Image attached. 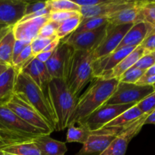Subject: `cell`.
<instances>
[{
    "label": "cell",
    "mask_w": 155,
    "mask_h": 155,
    "mask_svg": "<svg viewBox=\"0 0 155 155\" xmlns=\"http://www.w3.org/2000/svg\"><path fill=\"white\" fill-rule=\"evenodd\" d=\"M148 115H142L130 125L123 128L107 149L100 155H126L129 144L140 133Z\"/></svg>",
    "instance_id": "10"
},
{
    "label": "cell",
    "mask_w": 155,
    "mask_h": 155,
    "mask_svg": "<svg viewBox=\"0 0 155 155\" xmlns=\"http://www.w3.org/2000/svg\"><path fill=\"white\" fill-rule=\"evenodd\" d=\"M0 155H15V154H8V153L4 152L2 151H0Z\"/></svg>",
    "instance_id": "49"
},
{
    "label": "cell",
    "mask_w": 155,
    "mask_h": 155,
    "mask_svg": "<svg viewBox=\"0 0 155 155\" xmlns=\"http://www.w3.org/2000/svg\"><path fill=\"white\" fill-rule=\"evenodd\" d=\"M154 29L155 28L144 21H137L133 24L130 30L126 33L116 50L123 47L139 46Z\"/></svg>",
    "instance_id": "18"
},
{
    "label": "cell",
    "mask_w": 155,
    "mask_h": 155,
    "mask_svg": "<svg viewBox=\"0 0 155 155\" xmlns=\"http://www.w3.org/2000/svg\"><path fill=\"white\" fill-rule=\"evenodd\" d=\"M3 27H5V26H2V25H0V30H1V29Z\"/></svg>",
    "instance_id": "51"
},
{
    "label": "cell",
    "mask_w": 155,
    "mask_h": 155,
    "mask_svg": "<svg viewBox=\"0 0 155 155\" xmlns=\"http://www.w3.org/2000/svg\"><path fill=\"white\" fill-rule=\"evenodd\" d=\"M0 151L15 155H41L39 148L33 141L2 147L0 148Z\"/></svg>",
    "instance_id": "25"
},
{
    "label": "cell",
    "mask_w": 155,
    "mask_h": 155,
    "mask_svg": "<svg viewBox=\"0 0 155 155\" xmlns=\"http://www.w3.org/2000/svg\"><path fill=\"white\" fill-rule=\"evenodd\" d=\"M151 54H152V56H153V57H154V60H155V51H152V52H151Z\"/></svg>",
    "instance_id": "50"
},
{
    "label": "cell",
    "mask_w": 155,
    "mask_h": 155,
    "mask_svg": "<svg viewBox=\"0 0 155 155\" xmlns=\"http://www.w3.org/2000/svg\"><path fill=\"white\" fill-rule=\"evenodd\" d=\"M47 7L50 13L58 12H80L81 8L70 0H48Z\"/></svg>",
    "instance_id": "29"
},
{
    "label": "cell",
    "mask_w": 155,
    "mask_h": 155,
    "mask_svg": "<svg viewBox=\"0 0 155 155\" xmlns=\"http://www.w3.org/2000/svg\"><path fill=\"white\" fill-rule=\"evenodd\" d=\"M44 132L29 125L6 105L0 106V148L32 142Z\"/></svg>",
    "instance_id": "4"
},
{
    "label": "cell",
    "mask_w": 155,
    "mask_h": 155,
    "mask_svg": "<svg viewBox=\"0 0 155 155\" xmlns=\"http://www.w3.org/2000/svg\"><path fill=\"white\" fill-rule=\"evenodd\" d=\"M47 8V1L37 2H28L27 7L25 8L24 16L29 15L30 14L35 13V12H39Z\"/></svg>",
    "instance_id": "40"
},
{
    "label": "cell",
    "mask_w": 155,
    "mask_h": 155,
    "mask_svg": "<svg viewBox=\"0 0 155 155\" xmlns=\"http://www.w3.org/2000/svg\"><path fill=\"white\" fill-rule=\"evenodd\" d=\"M106 24H107V18L106 17H97V18H91L89 19H83L80 23V26L73 33H83V32L91 31V30H95Z\"/></svg>",
    "instance_id": "30"
},
{
    "label": "cell",
    "mask_w": 155,
    "mask_h": 155,
    "mask_svg": "<svg viewBox=\"0 0 155 155\" xmlns=\"http://www.w3.org/2000/svg\"><path fill=\"white\" fill-rule=\"evenodd\" d=\"M139 1H134L128 7L107 17V24L113 26L135 24L139 20Z\"/></svg>",
    "instance_id": "22"
},
{
    "label": "cell",
    "mask_w": 155,
    "mask_h": 155,
    "mask_svg": "<svg viewBox=\"0 0 155 155\" xmlns=\"http://www.w3.org/2000/svg\"><path fill=\"white\" fill-rule=\"evenodd\" d=\"M144 115V114L141 111L140 109L137 107L136 104L129 108L128 110L123 112L121 114L117 117L115 119L110 121L107 124H106L102 129L109 128H124L127 126L130 125L132 123L136 121L139 118Z\"/></svg>",
    "instance_id": "24"
},
{
    "label": "cell",
    "mask_w": 155,
    "mask_h": 155,
    "mask_svg": "<svg viewBox=\"0 0 155 155\" xmlns=\"http://www.w3.org/2000/svg\"><path fill=\"white\" fill-rule=\"evenodd\" d=\"M34 61V63L36 64V68L38 70V72H39V77H40V81H41V87H42V91L45 93V91H46V87L48 86V83L51 81V78L50 77L49 74H48V71L47 70L46 66H45V63H42V62L39 61L38 60H36V58H33Z\"/></svg>",
    "instance_id": "33"
},
{
    "label": "cell",
    "mask_w": 155,
    "mask_h": 155,
    "mask_svg": "<svg viewBox=\"0 0 155 155\" xmlns=\"http://www.w3.org/2000/svg\"><path fill=\"white\" fill-rule=\"evenodd\" d=\"M53 51H41L40 53L35 56V58L42 63H46L51 58Z\"/></svg>",
    "instance_id": "43"
},
{
    "label": "cell",
    "mask_w": 155,
    "mask_h": 155,
    "mask_svg": "<svg viewBox=\"0 0 155 155\" xmlns=\"http://www.w3.org/2000/svg\"><path fill=\"white\" fill-rule=\"evenodd\" d=\"M83 21L80 13L72 18L67 19L62 22L59 23L57 33H56V36L59 39H64L67 36H70L73 33L75 32L77 27L80 26V23Z\"/></svg>",
    "instance_id": "26"
},
{
    "label": "cell",
    "mask_w": 155,
    "mask_h": 155,
    "mask_svg": "<svg viewBox=\"0 0 155 155\" xmlns=\"http://www.w3.org/2000/svg\"><path fill=\"white\" fill-rule=\"evenodd\" d=\"M122 129H101L92 132L86 143L76 155H100L107 149Z\"/></svg>",
    "instance_id": "11"
},
{
    "label": "cell",
    "mask_w": 155,
    "mask_h": 155,
    "mask_svg": "<svg viewBox=\"0 0 155 155\" xmlns=\"http://www.w3.org/2000/svg\"><path fill=\"white\" fill-rule=\"evenodd\" d=\"M133 25V24H128L113 26L107 24L104 39L93 51V61L105 57L114 52Z\"/></svg>",
    "instance_id": "13"
},
{
    "label": "cell",
    "mask_w": 155,
    "mask_h": 155,
    "mask_svg": "<svg viewBox=\"0 0 155 155\" xmlns=\"http://www.w3.org/2000/svg\"><path fill=\"white\" fill-rule=\"evenodd\" d=\"M33 58L32 59L31 61H30L27 66H25L23 68V70L21 72H23L24 74H25L26 75L28 76L35 83H36V84L42 89V87H41L40 77H39V72H38V70L37 68H36V64H35Z\"/></svg>",
    "instance_id": "36"
},
{
    "label": "cell",
    "mask_w": 155,
    "mask_h": 155,
    "mask_svg": "<svg viewBox=\"0 0 155 155\" xmlns=\"http://www.w3.org/2000/svg\"><path fill=\"white\" fill-rule=\"evenodd\" d=\"M57 36H52L49 38H43V37H36L33 39L30 43L32 49V54L33 57L37 55L39 53L42 51L44 48L50 43L52 42L54 39H55Z\"/></svg>",
    "instance_id": "32"
},
{
    "label": "cell",
    "mask_w": 155,
    "mask_h": 155,
    "mask_svg": "<svg viewBox=\"0 0 155 155\" xmlns=\"http://www.w3.org/2000/svg\"><path fill=\"white\" fill-rule=\"evenodd\" d=\"M41 155H65L68 148L65 142L55 140L49 135L43 134L33 140Z\"/></svg>",
    "instance_id": "21"
},
{
    "label": "cell",
    "mask_w": 155,
    "mask_h": 155,
    "mask_svg": "<svg viewBox=\"0 0 155 155\" xmlns=\"http://www.w3.org/2000/svg\"><path fill=\"white\" fill-rule=\"evenodd\" d=\"M155 64V60L154 57L151 53H146L144 54L139 61L136 63V64L133 67L142 70V71H146L148 68H151Z\"/></svg>",
    "instance_id": "37"
},
{
    "label": "cell",
    "mask_w": 155,
    "mask_h": 155,
    "mask_svg": "<svg viewBox=\"0 0 155 155\" xmlns=\"http://www.w3.org/2000/svg\"><path fill=\"white\" fill-rule=\"evenodd\" d=\"M45 94L55 117V131L68 128L78 98L71 93L66 82L61 79H51Z\"/></svg>",
    "instance_id": "2"
},
{
    "label": "cell",
    "mask_w": 155,
    "mask_h": 155,
    "mask_svg": "<svg viewBox=\"0 0 155 155\" xmlns=\"http://www.w3.org/2000/svg\"><path fill=\"white\" fill-rule=\"evenodd\" d=\"M92 132L82 126H71L68 127L67 134V142H78L85 144Z\"/></svg>",
    "instance_id": "28"
},
{
    "label": "cell",
    "mask_w": 155,
    "mask_h": 155,
    "mask_svg": "<svg viewBox=\"0 0 155 155\" xmlns=\"http://www.w3.org/2000/svg\"><path fill=\"white\" fill-rule=\"evenodd\" d=\"M15 38L13 26H5L0 30V63L12 67V53Z\"/></svg>",
    "instance_id": "19"
},
{
    "label": "cell",
    "mask_w": 155,
    "mask_h": 155,
    "mask_svg": "<svg viewBox=\"0 0 155 155\" xmlns=\"http://www.w3.org/2000/svg\"><path fill=\"white\" fill-rule=\"evenodd\" d=\"M153 87H154V90H155V84H154V85H153Z\"/></svg>",
    "instance_id": "52"
},
{
    "label": "cell",
    "mask_w": 155,
    "mask_h": 155,
    "mask_svg": "<svg viewBox=\"0 0 155 155\" xmlns=\"http://www.w3.org/2000/svg\"><path fill=\"white\" fill-rule=\"evenodd\" d=\"M146 124H153V125H155V110H154L152 113L150 114L148 116V117L146 118L145 125H146Z\"/></svg>",
    "instance_id": "47"
},
{
    "label": "cell",
    "mask_w": 155,
    "mask_h": 155,
    "mask_svg": "<svg viewBox=\"0 0 155 155\" xmlns=\"http://www.w3.org/2000/svg\"><path fill=\"white\" fill-rule=\"evenodd\" d=\"M135 104H104L99 109L82 120L78 126L86 127L91 132L101 130L120 114Z\"/></svg>",
    "instance_id": "8"
},
{
    "label": "cell",
    "mask_w": 155,
    "mask_h": 155,
    "mask_svg": "<svg viewBox=\"0 0 155 155\" xmlns=\"http://www.w3.org/2000/svg\"><path fill=\"white\" fill-rule=\"evenodd\" d=\"M9 67H11V66H8V65L3 64L0 63V75H1L3 72H5V71L6 70L9 68Z\"/></svg>",
    "instance_id": "48"
},
{
    "label": "cell",
    "mask_w": 155,
    "mask_h": 155,
    "mask_svg": "<svg viewBox=\"0 0 155 155\" xmlns=\"http://www.w3.org/2000/svg\"><path fill=\"white\" fill-rule=\"evenodd\" d=\"M107 24L91 31L72 33L61 39L74 50L94 51L105 36Z\"/></svg>",
    "instance_id": "12"
},
{
    "label": "cell",
    "mask_w": 155,
    "mask_h": 155,
    "mask_svg": "<svg viewBox=\"0 0 155 155\" xmlns=\"http://www.w3.org/2000/svg\"><path fill=\"white\" fill-rule=\"evenodd\" d=\"M136 105L144 114H150L152 113L155 110V91Z\"/></svg>",
    "instance_id": "34"
},
{
    "label": "cell",
    "mask_w": 155,
    "mask_h": 155,
    "mask_svg": "<svg viewBox=\"0 0 155 155\" xmlns=\"http://www.w3.org/2000/svg\"><path fill=\"white\" fill-rule=\"evenodd\" d=\"M58 26L59 23H56L48 20V21H47L40 29L37 37L49 38L55 36Z\"/></svg>",
    "instance_id": "35"
},
{
    "label": "cell",
    "mask_w": 155,
    "mask_h": 155,
    "mask_svg": "<svg viewBox=\"0 0 155 155\" xmlns=\"http://www.w3.org/2000/svg\"><path fill=\"white\" fill-rule=\"evenodd\" d=\"M155 75V64L153 66H151V68H148V70H146L144 74V75L142 76V77L143 78H146V77H152V76Z\"/></svg>",
    "instance_id": "46"
},
{
    "label": "cell",
    "mask_w": 155,
    "mask_h": 155,
    "mask_svg": "<svg viewBox=\"0 0 155 155\" xmlns=\"http://www.w3.org/2000/svg\"><path fill=\"white\" fill-rule=\"evenodd\" d=\"M145 71L136 68L135 67L130 68L128 71H126L119 79V82L127 83H136L139 79L144 75Z\"/></svg>",
    "instance_id": "31"
},
{
    "label": "cell",
    "mask_w": 155,
    "mask_h": 155,
    "mask_svg": "<svg viewBox=\"0 0 155 155\" xmlns=\"http://www.w3.org/2000/svg\"><path fill=\"white\" fill-rule=\"evenodd\" d=\"M14 95L31 106L45 120L51 130L55 131L56 119L46 94L23 72L17 74Z\"/></svg>",
    "instance_id": "3"
},
{
    "label": "cell",
    "mask_w": 155,
    "mask_h": 155,
    "mask_svg": "<svg viewBox=\"0 0 155 155\" xmlns=\"http://www.w3.org/2000/svg\"><path fill=\"white\" fill-rule=\"evenodd\" d=\"M78 12H58L49 14V20L56 23H61L67 19L78 15Z\"/></svg>",
    "instance_id": "38"
},
{
    "label": "cell",
    "mask_w": 155,
    "mask_h": 155,
    "mask_svg": "<svg viewBox=\"0 0 155 155\" xmlns=\"http://www.w3.org/2000/svg\"><path fill=\"white\" fill-rule=\"evenodd\" d=\"M61 42V39H59L58 38H56L55 39L52 41L51 42H50L42 51H54V49L57 48L58 45H59Z\"/></svg>",
    "instance_id": "45"
},
{
    "label": "cell",
    "mask_w": 155,
    "mask_h": 155,
    "mask_svg": "<svg viewBox=\"0 0 155 155\" xmlns=\"http://www.w3.org/2000/svg\"><path fill=\"white\" fill-rule=\"evenodd\" d=\"M93 51L74 50L67 85L71 93L78 98L86 85L93 80Z\"/></svg>",
    "instance_id": "5"
},
{
    "label": "cell",
    "mask_w": 155,
    "mask_h": 155,
    "mask_svg": "<svg viewBox=\"0 0 155 155\" xmlns=\"http://www.w3.org/2000/svg\"><path fill=\"white\" fill-rule=\"evenodd\" d=\"M152 86H141L136 83L119 82L107 104H137L154 92Z\"/></svg>",
    "instance_id": "6"
},
{
    "label": "cell",
    "mask_w": 155,
    "mask_h": 155,
    "mask_svg": "<svg viewBox=\"0 0 155 155\" xmlns=\"http://www.w3.org/2000/svg\"><path fill=\"white\" fill-rule=\"evenodd\" d=\"M16 76L13 67H9L0 75V106L6 105L14 95Z\"/></svg>",
    "instance_id": "23"
},
{
    "label": "cell",
    "mask_w": 155,
    "mask_h": 155,
    "mask_svg": "<svg viewBox=\"0 0 155 155\" xmlns=\"http://www.w3.org/2000/svg\"><path fill=\"white\" fill-rule=\"evenodd\" d=\"M136 47H123L108 55L97 59L92 62L93 78L101 77L114 68L121 61L125 58Z\"/></svg>",
    "instance_id": "16"
},
{
    "label": "cell",
    "mask_w": 155,
    "mask_h": 155,
    "mask_svg": "<svg viewBox=\"0 0 155 155\" xmlns=\"http://www.w3.org/2000/svg\"><path fill=\"white\" fill-rule=\"evenodd\" d=\"M48 20L49 15L18 22L13 26V33L15 39L31 42L35 38L37 37L40 29Z\"/></svg>",
    "instance_id": "17"
},
{
    "label": "cell",
    "mask_w": 155,
    "mask_h": 155,
    "mask_svg": "<svg viewBox=\"0 0 155 155\" xmlns=\"http://www.w3.org/2000/svg\"><path fill=\"white\" fill-rule=\"evenodd\" d=\"M74 48L61 40L45 66L51 79H61L67 83Z\"/></svg>",
    "instance_id": "7"
},
{
    "label": "cell",
    "mask_w": 155,
    "mask_h": 155,
    "mask_svg": "<svg viewBox=\"0 0 155 155\" xmlns=\"http://www.w3.org/2000/svg\"><path fill=\"white\" fill-rule=\"evenodd\" d=\"M31 42H27V41L24 40H15V45H14L13 48V53H12V63L16 60L17 58L18 57L21 51L27 46V45H30Z\"/></svg>",
    "instance_id": "41"
},
{
    "label": "cell",
    "mask_w": 155,
    "mask_h": 155,
    "mask_svg": "<svg viewBox=\"0 0 155 155\" xmlns=\"http://www.w3.org/2000/svg\"><path fill=\"white\" fill-rule=\"evenodd\" d=\"M145 54V51L141 45L136 47L130 54L123 59L114 68L104 74L102 78L104 79H119L124 73L130 68H133L136 62Z\"/></svg>",
    "instance_id": "20"
},
{
    "label": "cell",
    "mask_w": 155,
    "mask_h": 155,
    "mask_svg": "<svg viewBox=\"0 0 155 155\" xmlns=\"http://www.w3.org/2000/svg\"><path fill=\"white\" fill-rule=\"evenodd\" d=\"M140 45L145 49V54L155 51V29L147 36Z\"/></svg>",
    "instance_id": "39"
},
{
    "label": "cell",
    "mask_w": 155,
    "mask_h": 155,
    "mask_svg": "<svg viewBox=\"0 0 155 155\" xmlns=\"http://www.w3.org/2000/svg\"><path fill=\"white\" fill-rule=\"evenodd\" d=\"M28 2L0 0V25L15 26L24 16Z\"/></svg>",
    "instance_id": "15"
},
{
    "label": "cell",
    "mask_w": 155,
    "mask_h": 155,
    "mask_svg": "<svg viewBox=\"0 0 155 155\" xmlns=\"http://www.w3.org/2000/svg\"><path fill=\"white\" fill-rule=\"evenodd\" d=\"M139 8L138 21H144L155 28V0L139 1Z\"/></svg>",
    "instance_id": "27"
},
{
    "label": "cell",
    "mask_w": 155,
    "mask_h": 155,
    "mask_svg": "<svg viewBox=\"0 0 155 155\" xmlns=\"http://www.w3.org/2000/svg\"><path fill=\"white\" fill-rule=\"evenodd\" d=\"M136 84L141 85V86H153L155 84V75L152 77H146V78L141 77Z\"/></svg>",
    "instance_id": "44"
},
{
    "label": "cell",
    "mask_w": 155,
    "mask_h": 155,
    "mask_svg": "<svg viewBox=\"0 0 155 155\" xmlns=\"http://www.w3.org/2000/svg\"><path fill=\"white\" fill-rule=\"evenodd\" d=\"M103 1L104 0H76L73 2L80 8H89L100 5Z\"/></svg>",
    "instance_id": "42"
},
{
    "label": "cell",
    "mask_w": 155,
    "mask_h": 155,
    "mask_svg": "<svg viewBox=\"0 0 155 155\" xmlns=\"http://www.w3.org/2000/svg\"><path fill=\"white\" fill-rule=\"evenodd\" d=\"M119 83L117 79L95 77L84 93L77 99L69 127L78 125L82 120L106 104Z\"/></svg>",
    "instance_id": "1"
},
{
    "label": "cell",
    "mask_w": 155,
    "mask_h": 155,
    "mask_svg": "<svg viewBox=\"0 0 155 155\" xmlns=\"http://www.w3.org/2000/svg\"><path fill=\"white\" fill-rule=\"evenodd\" d=\"M134 1L129 0H104L102 3L96 6L81 8L80 15L83 19L97 17H107L128 7Z\"/></svg>",
    "instance_id": "14"
},
{
    "label": "cell",
    "mask_w": 155,
    "mask_h": 155,
    "mask_svg": "<svg viewBox=\"0 0 155 155\" xmlns=\"http://www.w3.org/2000/svg\"><path fill=\"white\" fill-rule=\"evenodd\" d=\"M6 106L29 125L44 132L47 135H50L53 132L36 110L15 95L12 96L10 101L6 104Z\"/></svg>",
    "instance_id": "9"
}]
</instances>
